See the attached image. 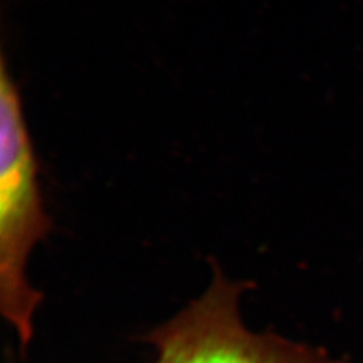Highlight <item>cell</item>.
I'll return each instance as SVG.
<instances>
[{
	"mask_svg": "<svg viewBox=\"0 0 363 363\" xmlns=\"http://www.w3.org/2000/svg\"><path fill=\"white\" fill-rule=\"evenodd\" d=\"M38 181V162L27 130L19 88L1 54L0 66V310L19 342L34 337L43 295L27 281L33 249L52 230Z\"/></svg>",
	"mask_w": 363,
	"mask_h": 363,
	"instance_id": "obj_1",
	"label": "cell"
},
{
	"mask_svg": "<svg viewBox=\"0 0 363 363\" xmlns=\"http://www.w3.org/2000/svg\"><path fill=\"white\" fill-rule=\"evenodd\" d=\"M247 288L213 264L206 292L142 337L155 349L151 363H346L323 349L247 328L240 310Z\"/></svg>",
	"mask_w": 363,
	"mask_h": 363,
	"instance_id": "obj_2",
	"label": "cell"
},
{
	"mask_svg": "<svg viewBox=\"0 0 363 363\" xmlns=\"http://www.w3.org/2000/svg\"><path fill=\"white\" fill-rule=\"evenodd\" d=\"M1 363H23L22 361H19L13 351H6L4 355H3V362Z\"/></svg>",
	"mask_w": 363,
	"mask_h": 363,
	"instance_id": "obj_3",
	"label": "cell"
}]
</instances>
